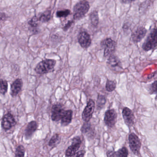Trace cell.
I'll return each mask as SVG.
<instances>
[{
	"label": "cell",
	"mask_w": 157,
	"mask_h": 157,
	"mask_svg": "<svg viewBox=\"0 0 157 157\" xmlns=\"http://www.w3.org/2000/svg\"><path fill=\"white\" fill-rule=\"evenodd\" d=\"M90 9L89 2L86 0H82L77 3L73 8V19L78 21L85 16Z\"/></svg>",
	"instance_id": "6da1fadb"
},
{
	"label": "cell",
	"mask_w": 157,
	"mask_h": 157,
	"mask_svg": "<svg viewBox=\"0 0 157 157\" xmlns=\"http://www.w3.org/2000/svg\"><path fill=\"white\" fill-rule=\"evenodd\" d=\"M56 61L54 59H46L39 62L36 67L35 71L40 75L52 72L54 70Z\"/></svg>",
	"instance_id": "7a4b0ae2"
},
{
	"label": "cell",
	"mask_w": 157,
	"mask_h": 157,
	"mask_svg": "<svg viewBox=\"0 0 157 157\" xmlns=\"http://www.w3.org/2000/svg\"><path fill=\"white\" fill-rule=\"evenodd\" d=\"M157 29L154 28L148 36L147 39L142 45V48L145 51L153 50L157 47Z\"/></svg>",
	"instance_id": "3957f363"
},
{
	"label": "cell",
	"mask_w": 157,
	"mask_h": 157,
	"mask_svg": "<svg viewBox=\"0 0 157 157\" xmlns=\"http://www.w3.org/2000/svg\"><path fill=\"white\" fill-rule=\"evenodd\" d=\"M128 140L131 151L136 156L140 155L141 144L139 137L135 133H131L128 136Z\"/></svg>",
	"instance_id": "277c9868"
},
{
	"label": "cell",
	"mask_w": 157,
	"mask_h": 157,
	"mask_svg": "<svg viewBox=\"0 0 157 157\" xmlns=\"http://www.w3.org/2000/svg\"><path fill=\"white\" fill-rule=\"evenodd\" d=\"M101 44L102 48L104 49V56L105 57L108 58L113 55L116 48L117 43L115 41L111 38H106L101 42Z\"/></svg>",
	"instance_id": "5b68a950"
},
{
	"label": "cell",
	"mask_w": 157,
	"mask_h": 157,
	"mask_svg": "<svg viewBox=\"0 0 157 157\" xmlns=\"http://www.w3.org/2000/svg\"><path fill=\"white\" fill-rule=\"evenodd\" d=\"M95 108V103L92 99H90L87 102V105L84 108L82 114V117L85 122H90L92 117Z\"/></svg>",
	"instance_id": "8992f818"
},
{
	"label": "cell",
	"mask_w": 157,
	"mask_h": 157,
	"mask_svg": "<svg viewBox=\"0 0 157 157\" xmlns=\"http://www.w3.org/2000/svg\"><path fill=\"white\" fill-rule=\"evenodd\" d=\"M117 113L115 109L107 110L105 113V124L108 127H113L117 121Z\"/></svg>",
	"instance_id": "52a82bcc"
},
{
	"label": "cell",
	"mask_w": 157,
	"mask_h": 157,
	"mask_svg": "<svg viewBox=\"0 0 157 157\" xmlns=\"http://www.w3.org/2000/svg\"><path fill=\"white\" fill-rule=\"evenodd\" d=\"M82 140L80 136H76L72 139L71 145L67 148L66 151V156L72 157L75 156L76 152L80 147Z\"/></svg>",
	"instance_id": "ba28073f"
},
{
	"label": "cell",
	"mask_w": 157,
	"mask_h": 157,
	"mask_svg": "<svg viewBox=\"0 0 157 157\" xmlns=\"http://www.w3.org/2000/svg\"><path fill=\"white\" fill-rule=\"evenodd\" d=\"M17 124L14 116L10 113H7L3 116L1 122L2 127L4 130H10Z\"/></svg>",
	"instance_id": "9c48e42d"
},
{
	"label": "cell",
	"mask_w": 157,
	"mask_h": 157,
	"mask_svg": "<svg viewBox=\"0 0 157 157\" xmlns=\"http://www.w3.org/2000/svg\"><path fill=\"white\" fill-rule=\"evenodd\" d=\"M65 112V109L62 105L60 104L54 105L51 109V119L55 122L60 121Z\"/></svg>",
	"instance_id": "30bf717a"
},
{
	"label": "cell",
	"mask_w": 157,
	"mask_h": 157,
	"mask_svg": "<svg viewBox=\"0 0 157 157\" xmlns=\"http://www.w3.org/2000/svg\"><path fill=\"white\" fill-rule=\"evenodd\" d=\"M122 115L125 124L128 126L130 127L134 124L135 117L131 109L128 107H124L122 111Z\"/></svg>",
	"instance_id": "8fae6325"
},
{
	"label": "cell",
	"mask_w": 157,
	"mask_h": 157,
	"mask_svg": "<svg viewBox=\"0 0 157 157\" xmlns=\"http://www.w3.org/2000/svg\"><path fill=\"white\" fill-rule=\"evenodd\" d=\"M107 63L109 67L113 71H120L123 69L120 59L114 55L108 58Z\"/></svg>",
	"instance_id": "7c38bea8"
},
{
	"label": "cell",
	"mask_w": 157,
	"mask_h": 157,
	"mask_svg": "<svg viewBox=\"0 0 157 157\" xmlns=\"http://www.w3.org/2000/svg\"><path fill=\"white\" fill-rule=\"evenodd\" d=\"M78 41L82 48H87L91 44V39L88 33L86 32H82L78 36Z\"/></svg>",
	"instance_id": "4fadbf2b"
},
{
	"label": "cell",
	"mask_w": 157,
	"mask_h": 157,
	"mask_svg": "<svg viewBox=\"0 0 157 157\" xmlns=\"http://www.w3.org/2000/svg\"><path fill=\"white\" fill-rule=\"evenodd\" d=\"M147 30L143 26H139L135 30L132 35V41L135 43L140 42L145 37L147 33Z\"/></svg>",
	"instance_id": "5bb4252c"
},
{
	"label": "cell",
	"mask_w": 157,
	"mask_h": 157,
	"mask_svg": "<svg viewBox=\"0 0 157 157\" xmlns=\"http://www.w3.org/2000/svg\"><path fill=\"white\" fill-rule=\"evenodd\" d=\"M23 86V82L21 79L17 78L11 85L10 94L12 97L17 96L21 92Z\"/></svg>",
	"instance_id": "9a60e30c"
},
{
	"label": "cell",
	"mask_w": 157,
	"mask_h": 157,
	"mask_svg": "<svg viewBox=\"0 0 157 157\" xmlns=\"http://www.w3.org/2000/svg\"><path fill=\"white\" fill-rule=\"evenodd\" d=\"M37 122L36 121H32L29 122L25 130V136L26 139H29L32 137L34 133L37 130Z\"/></svg>",
	"instance_id": "2e32d148"
},
{
	"label": "cell",
	"mask_w": 157,
	"mask_h": 157,
	"mask_svg": "<svg viewBox=\"0 0 157 157\" xmlns=\"http://www.w3.org/2000/svg\"><path fill=\"white\" fill-rule=\"evenodd\" d=\"M128 155V151L125 147H123L117 151L109 150L106 152L107 157H127Z\"/></svg>",
	"instance_id": "e0dca14e"
},
{
	"label": "cell",
	"mask_w": 157,
	"mask_h": 157,
	"mask_svg": "<svg viewBox=\"0 0 157 157\" xmlns=\"http://www.w3.org/2000/svg\"><path fill=\"white\" fill-rule=\"evenodd\" d=\"M73 112L71 110H65L63 116L60 119L61 124L63 126L68 125L71 122Z\"/></svg>",
	"instance_id": "ac0fdd59"
},
{
	"label": "cell",
	"mask_w": 157,
	"mask_h": 157,
	"mask_svg": "<svg viewBox=\"0 0 157 157\" xmlns=\"http://www.w3.org/2000/svg\"><path fill=\"white\" fill-rule=\"evenodd\" d=\"M82 134L86 135V136H91V135H93L94 133V128L92 127L91 124L88 122H85L83 125L81 129Z\"/></svg>",
	"instance_id": "d6986e66"
},
{
	"label": "cell",
	"mask_w": 157,
	"mask_h": 157,
	"mask_svg": "<svg viewBox=\"0 0 157 157\" xmlns=\"http://www.w3.org/2000/svg\"><path fill=\"white\" fill-rule=\"evenodd\" d=\"M90 21L91 24L94 27H97L99 24V18L98 12L96 11H93L90 15Z\"/></svg>",
	"instance_id": "ffe728a7"
},
{
	"label": "cell",
	"mask_w": 157,
	"mask_h": 157,
	"mask_svg": "<svg viewBox=\"0 0 157 157\" xmlns=\"http://www.w3.org/2000/svg\"><path fill=\"white\" fill-rule=\"evenodd\" d=\"M51 17V11L47 10L42 13L40 17H38L39 21L43 23L48 22L50 21Z\"/></svg>",
	"instance_id": "44dd1931"
},
{
	"label": "cell",
	"mask_w": 157,
	"mask_h": 157,
	"mask_svg": "<svg viewBox=\"0 0 157 157\" xmlns=\"http://www.w3.org/2000/svg\"><path fill=\"white\" fill-rule=\"evenodd\" d=\"M60 140H61V138L59 135L58 134H55L50 139L48 143V145L49 147H56L60 143Z\"/></svg>",
	"instance_id": "7402d4cb"
},
{
	"label": "cell",
	"mask_w": 157,
	"mask_h": 157,
	"mask_svg": "<svg viewBox=\"0 0 157 157\" xmlns=\"http://www.w3.org/2000/svg\"><path fill=\"white\" fill-rule=\"evenodd\" d=\"M117 83L115 81L107 80L105 84V89L109 92L113 91L116 88Z\"/></svg>",
	"instance_id": "603a6c76"
},
{
	"label": "cell",
	"mask_w": 157,
	"mask_h": 157,
	"mask_svg": "<svg viewBox=\"0 0 157 157\" xmlns=\"http://www.w3.org/2000/svg\"><path fill=\"white\" fill-rule=\"evenodd\" d=\"M8 83L6 80L0 79V93L3 95H5L8 91Z\"/></svg>",
	"instance_id": "cb8c5ba5"
},
{
	"label": "cell",
	"mask_w": 157,
	"mask_h": 157,
	"mask_svg": "<svg viewBox=\"0 0 157 157\" xmlns=\"http://www.w3.org/2000/svg\"><path fill=\"white\" fill-rule=\"evenodd\" d=\"M106 103V98L104 95H99L97 102V106L99 109H101Z\"/></svg>",
	"instance_id": "d4e9b609"
},
{
	"label": "cell",
	"mask_w": 157,
	"mask_h": 157,
	"mask_svg": "<svg viewBox=\"0 0 157 157\" xmlns=\"http://www.w3.org/2000/svg\"><path fill=\"white\" fill-rule=\"evenodd\" d=\"M25 154V148L22 145H20L16 148L15 150V156L16 157H24Z\"/></svg>",
	"instance_id": "484cf974"
},
{
	"label": "cell",
	"mask_w": 157,
	"mask_h": 157,
	"mask_svg": "<svg viewBox=\"0 0 157 157\" xmlns=\"http://www.w3.org/2000/svg\"><path fill=\"white\" fill-rule=\"evenodd\" d=\"M70 10H65L58 11L56 13V16L58 18H66L71 14Z\"/></svg>",
	"instance_id": "4316f807"
},
{
	"label": "cell",
	"mask_w": 157,
	"mask_h": 157,
	"mask_svg": "<svg viewBox=\"0 0 157 157\" xmlns=\"http://www.w3.org/2000/svg\"><path fill=\"white\" fill-rule=\"evenodd\" d=\"M39 22L40 21H39L38 17L35 16L33 17L31 21H29L28 24L30 26H32L33 28H36L38 26Z\"/></svg>",
	"instance_id": "83f0119b"
},
{
	"label": "cell",
	"mask_w": 157,
	"mask_h": 157,
	"mask_svg": "<svg viewBox=\"0 0 157 157\" xmlns=\"http://www.w3.org/2000/svg\"><path fill=\"white\" fill-rule=\"evenodd\" d=\"M150 93L156 94L157 93V81H155L151 85Z\"/></svg>",
	"instance_id": "f1b7e54d"
},
{
	"label": "cell",
	"mask_w": 157,
	"mask_h": 157,
	"mask_svg": "<svg viewBox=\"0 0 157 157\" xmlns=\"http://www.w3.org/2000/svg\"><path fill=\"white\" fill-rule=\"evenodd\" d=\"M74 21L73 20H71V21H69L67 22V24L65 25V26H64V27L63 28V30L65 32H67L69 28H70L71 27V26H72V25L74 24Z\"/></svg>",
	"instance_id": "f546056e"
},
{
	"label": "cell",
	"mask_w": 157,
	"mask_h": 157,
	"mask_svg": "<svg viewBox=\"0 0 157 157\" xmlns=\"http://www.w3.org/2000/svg\"><path fill=\"white\" fill-rule=\"evenodd\" d=\"M85 152H85V151L82 150H80V151H77L75 156L76 157H83L85 155Z\"/></svg>",
	"instance_id": "4dcf8cb0"
},
{
	"label": "cell",
	"mask_w": 157,
	"mask_h": 157,
	"mask_svg": "<svg viewBox=\"0 0 157 157\" xmlns=\"http://www.w3.org/2000/svg\"><path fill=\"white\" fill-rule=\"evenodd\" d=\"M6 18V15L3 13H0V22L4 21Z\"/></svg>",
	"instance_id": "1f68e13d"
},
{
	"label": "cell",
	"mask_w": 157,
	"mask_h": 157,
	"mask_svg": "<svg viewBox=\"0 0 157 157\" xmlns=\"http://www.w3.org/2000/svg\"><path fill=\"white\" fill-rule=\"evenodd\" d=\"M136 0H121V1L124 4H129L135 1Z\"/></svg>",
	"instance_id": "d6a6232c"
}]
</instances>
